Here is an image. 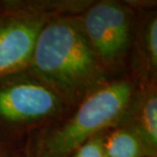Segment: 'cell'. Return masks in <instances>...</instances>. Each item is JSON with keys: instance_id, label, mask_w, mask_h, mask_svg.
I'll list each match as a JSON object with an SVG mask.
<instances>
[{"instance_id": "cell-1", "label": "cell", "mask_w": 157, "mask_h": 157, "mask_svg": "<svg viewBox=\"0 0 157 157\" xmlns=\"http://www.w3.org/2000/svg\"><path fill=\"white\" fill-rule=\"evenodd\" d=\"M28 68L63 100L76 102L95 90L102 63L74 18L48 21L41 30Z\"/></svg>"}, {"instance_id": "cell-2", "label": "cell", "mask_w": 157, "mask_h": 157, "mask_svg": "<svg viewBox=\"0 0 157 157\" xmlns=\"http://www.w3.org/2000/svg\"><path fill=\"white\" fill-rule=\"evenodd\" d=\"M133 98V86L117 81L85 97L77 112L44 138L37 157H71L80 147L124 117Z\"/></svg>"}, {"instance_id": "cell-3", "label": "cell", "mask_w": 157, "mask_h": 157, "mask_svg": "<svg viewBox=\"0 0 157 157\" xmlns=\"http://www.w3.org/2000/svg\"><path fill=\"white\" fill-rule=\"evenodd\" d=\"M88 41L102 64H112L127 51L131 18L124 5L102 1L91 6L81 21Z\"/></svg>"}, {"instance_id": "cell-4", "label": "cell", "mask_w": 157, "mask_h": 157, "mask_svg": "<svg viewBox=\"0 0 157 157\" xmlns=\"http://www.w3.org/2000/svg\"><path fill=\"white\" fill-rule=\"evenodd\" d=\"M62 99L34 77L0 84V118L13 124L39 121L61 111Z\"/></svg>"}, {"instance_id": "cell-5", "label": "cell", "mask_w": 157, "mask_h": 157, "mask_svg": "<svg viewBox=\"0 0 157 157\" xmlns=\"http://www.w3.org/2000/svg\"><path fill=\"white\" fill-rule=\"evenodd\" d=\"M47 21L48 18L39 13L0 21V77L28 68L37 38Z\"/></svg>"}, {"instance_id": "cell-6", "label": "cell", "mask_w": 157, "mask_h": 157, "mask_svg": "<svg viewBox=\"0 0 157 157\" xmlns=\"http://www.w3.org/2000/svg\"><path fill=\"white\" fill-rule=\"evenodd\" d=\"M135 127L142 142L144 157H155L157 152V98L155 91H151L144 100L139 121Z\"/></svg>"}, {"instance_id": "cell-7", "label": "cell", "mask_w": 157, "mask_h": 157, "mask_svg": "<svg viewBox=\"0 0 157 157\" xmlns=\"http://www.w3.org/2000/svg\"><path fill=\"white\" fill-rule=\"evenodd\" d=\"M105 157H144L139 134L135 124L118 128L103 142Z\"/></svg>"}, {"instance_id": "cell-8", "label": "cell", "mask_w": 157, "mask_h": 157, "mask_svg": "<svg viewBox=\"0 0 157 157\" xmlns=\"http://www.w3.org/2000/svg\"><path fill=\"white\" fill-rule=\"evenodd\" d=\"M145 47L148 59L153 68H156L157 64V20L156 17L150 20L147 24L145 33Z\"/></svg>"}, {"instance_id": "cell-9", "label": "cell", "mask_w": 157, "mask_h": 157, "mask_svg": "<svg viewBox=\"0 0 157 157\" xmlns=\"http://www.w3.org/2000/svg\"><path fill=\"white\" fill-rule=\"evenodd\" d=\"M103 142H104L103 137L97 135L83 144L71 157H105Z\"/></svg>"}, {"instance_id": "cell-10", "label": "cell", "mask_w": 157, "mask_h": 157, "mask_svg": "<svg viewBox=\"0 0 157 157\" xmlns=\"http://www.w3.org/2000/svg\"><path fill=\"white\" fill-rule=\"evenodd\" d=\"M0 157H5L4 152H3V150L1 148H0Z\"/></svg>"}]
</instances>
